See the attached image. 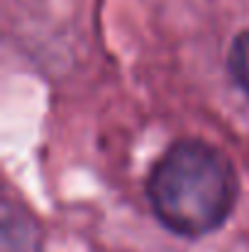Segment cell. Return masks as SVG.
I'll return each mask as SVG.
<instances>
[{"label":"cell","mask_w":249,"mask_h":252,"mask_svg":"<svg viewBox=\"0 0 249 252\" xmlns=\"http://www.w3.org/2000/svg\"><path fill=\"white\" fill-rule=\"evenodd\" d=\"M227 66L232 74V81L240 86V91L249 98V30L240 32L230 47Z\"/></svg>","instance_id":"2"},{"label":"cell","mask_w":249,"mask_h":252,"mask_svg":"<svg viewBox=\"0 0 249 252\" xmlns=\"http://www.w3.org/2000/svg\"><path fill=\"white\" fill-rule=\"evenodd\" d=\"M240 196L232 159L200 137L168 145L147 176V198L154 218L168 233L203 238L220 230Z\"/></svg>","instance_id":"1"}]
</instances>
